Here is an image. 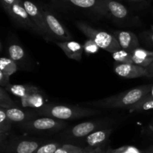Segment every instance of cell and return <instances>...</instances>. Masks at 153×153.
I'll return each instance as SVG.
<instances>
[{"label": "cell", "instance_id": "6da1fadb", "mask_svg": "<svg viewBox=\"0 0 153 153\" xmlns=\"http://www.w3.org/2000/svg\"><path fill=\"white\" fill-rule=\"evenodd\" d=\"M152 85H146L128 91H123L117 95L111 96L106 98L96 101L88 102L83 105L91 107L100 108L102 109L129 108L134 105L141 101L149 93Z\"/></svg>", "mask_w": 153, "mask_h": 153}, {"label": "cell", "instance_id": "7a4b0ae2", "mask_svg": "<svg viewBox=\"0 0 153 153\" xmlns=\"http://www.w3.org/2000/svg\"><path fill=\"white\" fill-rule=\"evenodd\" d=\"M38 116L48 117L59 120H71L88 117L96 116L103 113L102 111L93 108L79 105L46 104L40 109L34 110Z\"/></svg>", "mask_w": 153, "mask_h": 153}, {"label": "cell", "instance_id": "3957f363", "mask_svg": "<svg viewBox=\"0 0 153 153\" xmlns=\"http://www.w3.org/2000/svg\"><path fill=\"white\" fill-rule=\"evenodd\" d=\"M10 94L20 99L23 108H31L35 110L46 105L47 99L42 90L31 85H11L4 88Z\"/></svg>", "mask_w": 153, "mask_h": 153}, {"label": "cell", "instance_id": "277c9868", "mask_svg": "<svg viewBox=\"0 0 153 153\" xmlns=\"http://www.w3.org/2000/svg\"><path fill=\"white\" fill-rule=\"evenodd\" d=\"M75 24L88 39L94 40L100 49H104L111 54L121 49L117 40L113 34L96 29L82 21H78Z\"/></svg>", "mask_w": 153, "mask_h": 153}, {"label": "cell", "instance_id": "5b68a950", "mask_svg": "<svg viewBox=\"0 0 153 153\" xmlns=\"http://www.w3.org/2000/svg\"><path fill=\"white\" fill-rule=\"evenodd\" d=\"M67 126V123L64 121L48 117L34 118L19 124V128L22 131L31 134H51L63 130Z\"/></svg>", "mask_w": 153, "mask_h": 153}, {"label": "cell", "instance_id": "8992f818", "mask_svg": "<svg viewBox=\"0 0 153 153\" xmlns=\"http://www.w3.org/2000/svg\"><path fill=\"white\" fill-rule=\"evenodd\" d=\"M111 123L107 120H90L81 123L64 131L63 137L69 140H79L85 138L91 133L100 129L108 128Z\"/></svg>", "mask_w": 153, "mask_h": 153}, {"label": "cell", "instance_id": "52a82bcc", "mask_svg": "<svg viewBox=\"0 0 153 153\" xmlns=\"http://www.w3.org/2000/svg\"><path fill=\"white\" fill-rule=\"evenodd\" d=\"M46 140L43 139L24 138L10 135L7 145L1 153H34Z\"/></svg>", "mask_w": 153, "mask_h": 153}, {"label": "cell", "instance_id": "ba28073f", "mask_svg": "<svg viewBox=\"0 0 153 153\" xmlns=\"http://www.w3.org/2000/svg\"><path fill=\"white\" fill-rule=\"evenodd\" d=\"M4 10L16 25L40 34V31L24 7L22 0H16L12 5L4 9Z\"/></svg>", "mask_w": 153, "mask_h": 153}, {"label": "cell", "instance_id": "9c48e42d", "mask_svg": "<svg viewBox=\"0 0 153 153\" xmlns=\"http://www.w3.org/2000/svg\"><path fill=\"white\" fill-rule=\"evenodd\" d=\"M7 52L8 58L16 63L19 69L26 71L32 70L34 65L25 49L19 44V42L13 40H10L7 45Z\"/></svg>", "mask_w": 153, "mask_h": 153}, {"label": "cell", "instance_id": "30bf717a", "mask_svg": "<svg viewBox=\"0 0 153 153\" xmlns=\"http://www.w3.org/2000/svg\"><path fill=\"white\" fill-rule=\"evenodd\" d=\"M24 7L26 10L27 13L31 17V20L34 22L36 26L40 31V34L46 37V38L50 39L52 37L51 33L46 25L42 9H40L34 3L29 0H22Z\"/></svg>", "mask_w": 153, "mask_h": 153}, {"label": "cell", "instance_id": "8fae6325", "mask_svg": "<svg viewBox=\"0 0 153 153\" xmlns=\"http://www.w3.org/2000/svg\"><path fill=\"white\" fill-rule=\"evenodd\" d=\"M112 131H113L112 128L98 130L90 134L85 138L81 139L79 141L83 143L84 147L104 150V148L109 143V140Z\"/></svg>", "mask_w": 153, "mask_h": 153}, {"label": "cell", "instance_id": "7c38bea8", "mask_svg": "<svg viewBox=\"0 0 153 153\" xmlns=\"http://www.w3.org/2000/svg\"><path fill=\"white\" fill-rule=\"evenodd\" d=\"M43 10L45 20L48 28L52 37H55L62 41H69L72 40V35L69 32L68 30L62 25L61 22L57 19L56 16L47 10Z\"/></svg>", "mask_w": 153, "mask_h": 153}, {"label": "cell", "instance_id": "4fadbf2b", "mask_svg": "<svg viewBox=\"0 0 153 153\" xmlns=\"http://www.w3.org/2000/svg\"><path fill=\"white\" fill-rule=\"evenodd\" d=\"M114 71L117 76L124 79L149 77L147 69L139 67L134 64H119L115 62L114 65Z\"/></svg>", "mask_w": 153, "mask_h": 153}, {"label": "cell", "instance_id": "5bb4252c", "mask_svg": "<svg viewBox=\"0 0 153 153\" xmlns=\"http://www.w3.org/2000/svg\"><path fill=\"white\" fill-rule=\"evenodd\" d=\"M114 36L117 40L121 49L131 52L134 49L140 48V43L137 35L131 31H117L114 32Z\"/></svg>", "mask_w": 153, "mask_h": 153}, {"label": "cell", "instance_id": "9a60e30c", "mask_svg": "<svg viewBox=\"0 0 153 153\" xmlns=\"http://www.w3.org/2000/svg\"><path fill=\"white\" fill-rule=\"evenodd\" d=\"M55 44L61 48L70 59L80 61L84 52L83 46L74 40L69 41H55Z\"/></svg>", "mask_w": 153, "mask_h": 153}, {"label": "cell", "instance_id": "2e32d148", "mask_svg": "<svg viewBox=\"0 0 153 153\" xmlns=\"http://www.w3.org/2000/svg\"><path fill=\"white\" fill-rule=\"evenodd\" d=\"M106 16H111L117 19H124L128 16L126 7L121 3L114 0H102Z\"/></svg>", "mask_w": 153, "mask_h": 153}, {"label": "cell", "instance_id": "e0dca14e", "mask_svg": "<svg viewBox=\"0 0 153 153\" xmlns=\"http://www.w3.org/2000/svg\"><path fill=\"white\" fill-rule=\"evenodd\" d=\"M7 117L13 123H16L18 124L23 123L28 120L37 118L38 116L34 111H23L18 107L10 108L4 109Z\"/></svg>", "mask_w": 153, "mask_h": 153}, {"label": "cell", "instance_id": "ac0fdd59", "mask_svg": "<svg viewBox=\"0 0 153 153\" xmlns=\"http://www.w3.org/2000/svg\"><path fill=\"white\" fill-rule=\"evenodd\" d=\"M131 53L133 64L143 68H148L153 62V52L142 48L134 49Z\"/></svg>", "mask_w": 153, "mask_h": 153}, {"label": "cell", "instance_id": "d6986e66", "mask_svg": "<svg viewBox=\"0 0 153 153\" xmlns=\"http://www.w3.org/2000/svg\"><path fill=\"white\" fill-rule=\"evenodd\" d=\"M72 4L84 9H94L96 12L106 16L102 0H68Z\"/></svg>", "mask_w": 153, "mask_h": 153}, {"label": "cell", "instance_id": "ffe728a7", "mask_svg": "<svg viewBox=\"0 0 153 153\" xmlns=\"http://www.w3.org/2000/svg\"><path fill=\"white\" fill-rule=\"evenodd\" d=\"M19 67L16 63L7 57H1L0 58V71L6 76H10L18 71Z\"/></svg>", "mask_w": 153, "mask_h": 153}, {"label": "cell", "instance_id": "44dd1931", "mask_svg": "<svg viewBox=\"0 0 153 153\" xmlns=\"http://www.w3.org/2000/svg\"><path fill=\"white\" fill-rule=\"evenodd\" d=\"M13 123L7 117L4 108H0V134H10Z\"/></svg>", "mask_w": 153, "mask_h": 153}, {"label": "cell", "instance_id": "7402d4cb", "mask_svg": "<svg viewBox=\"0 0 153 153\" xmlns=\"http://www.w3.org/2000/svg\"><path fill=\"white\" fill-rule=\"evenodd\" d=\"M149 110H153V98L143 99L138 103L128 108V111L130 113L147 111Z\"/></svg>", "mask_w": 153, "mask_h": 153}, {"label": "cell", "instance_id": "603a6c76", "mask_svg": "<svg viewBox=\"0 0 153 153\" xmlns=\"http://www.w3.org/2000/svg\"><path fill=\"white\" fill-rule=\"evenodd\" d=\"M112 58L116 63L119 64H133L131 53L123 49H120L111 53Z\"/></svg>", "mask_w": 153, "mask_h": 153}, {"label": "cell", "instance_id": "cb8c5ba5", "mask_svg": "<svg viewBox=\"0 0 153 153\" xmlns=\"http://www.w3.org/2000/svg\"><path fill=\"white\" fill-rule=\"evenodd\" d=\"M91 149L90 148L84 146H77V145L70 144V143H63L55 153H81Z\"/></svg>", "mask_w": 153, "mask_h": 153}, {"label": "cell", "instance_id": "d4e9b609", "mask_svg": "<svg viewBox=\"0 0 153 153\" xmlns=\"http://www.w3.org/2000/svg\"><path fill=\"white\" fill-rule=\"evenodd\" d=\"M17 107L14 102L11 100L8 92L4 88H0V108L4 109Z\"/></svg>", "mask_w": 153, "mask_h": 153}, {"label": "cell", "instance_id": "484cf974", "mask_svg": "<svg viewBox=\"0 0 153 153\" xmlns=\"http://www.w3.org/2000/svg\"><path fill=\"white\" fill-rule=\"evenodd\" d=\"M63 145L58 141H46L42 144L34 153H55L57 149Z\"/></svg>", "mask_w": 153, "mask_h": 153}, {"label": "cell", "instance_id": "4316f807", "mask_svg": "<svg viewBox=\"0 0 153 153\" xmlns=\"http://www.w3.org/2000/svg\"><path fill=\"white\" fill-rule=\"evenodd\" d=\"M105 152L106 153H144L143 151H140L137 147L132 146H124L114 149L108 148Z\"/></svg>", "mask_w": 153, "mask_h": 153}, {"label": "cell", "instance_id": "83f0119b", "mask_svg": "<svg viewBox=\"0 0 153 153\" xmlns=\"http://www.w3.org/2000/svg\"><path fill=\"white\" fill-rule=\"evenodd\" d=\"M84 47V52L87 54V55H93V54H96L100 49L98 46V45L94 41V40H91V39H88L85 41V44L83 46Z\"/></svg>", "mask_w": 153, "mask_h": 153}, {"label": "cell", "instance_id": "f1b7e54d", "mask_svg": "<svg viewBox=\"0 0 153 153\" xmlns=\"http://www.w3.org/2000/svg\"><path fill=\"white\" fill-rule=\"evenodd\" d=\"M10 85V76H6L2 72L0 71V85L1 88H6Z\"/></svg>", "mask_w": 153, "mask_h": 153}, {"label": "cell", "instance_id": "f546056e", "mask_svg": "<svg viewBox=\"0 0 153 153\" xmlns=\"http://www.w3.org/2000/svg\"><path fill=\"white\" fill-rule=\"evenodd\" d=\"M141 37L149 44L153 46V31H146L141 34Z\"/></svg>", "mask_w": 153, "mask_h": 153}, {"label": "cell", "instance_id": "4dcf8cb0", "mask_svg": "<svg viewBox=\"0 0 153 153\" xmlns=\"http://www.w3.org/2000/svg\"><path fill=\"white\" fill-rule=\"evenodd\" d=\"M1 1L4 9H6L7 7H10V5H12V4L16 1V0H1Z\"/></svg>", "mask_w": 153, "mask_h": 153}, {"label": "cell", "instance_id": "1f68e13d", "mask_svg": "<svg viewBox=\"0 0 153 153\" xmlns=\"http://www.w3.org/2000/svg\"><path fill=\"white\" fill-rule=\"evenodd\" d=\"M81 153H106L105 151L102 150V149H89V150L86 151V152H83Z\"/></svg>", "mask_w": 153, "mask_h": 153}, {"label": "cell", "instance_id": "d6a6232c", "mask_svg": "<svg viewBox=\"0 0 153 153\" xmlns=\"http://www.w3.org/2000/svg\"><path fill=\"white\" fill-rule=\"evenodd\" d=\"M152 98H153V85H152V87H151L149 93L146 94V96L143 99H152Z\"/></svg>", "mask_w": 153, "mask_h": 153}, {"label": "cell", "instance_id": "836d02e7", "mask_svg": "<svg viewBox=\"0 0 153 153\" xmlns=\"http://www.w3.org/2000/svg\"><path fill=\"white\" fill-rule=\"evenodd\" d=\"M146 69H147L148 72H149V78H153V62Z\"/></svg>", "mask_w": 153, "mask_h": 153}, {"label": "cell", "instance_id": "e575fe53", "mask_svg": "<svg viewBox=\"0 0 153 153\" xmlns=\"http://www.w3.org/2000/svg\"><path fill=\"white\" fill-rule=\"evenodd\" d=\"M143 152L144 153H153V146L147 148V149H146L145 150H143Z\"/></svg>", "mask_w": 153, "mask_h": 153}, {"label": "cell", "instance_id": "d590c367", "mask_svg": "<svg viewBox=\"0 0 153 153\" xmlns=\"http://www.w3.org/2000/svg\"><path fill=\"white\" fill-rule=\"evenodd\" d=\"M148 127H149V131H150L151 132L153 133V119L152 120V121H151V122L149 123V126H148Z\"/></svg>", "mask_w": 153, "mask_h": 153}, {"label": "cell", "instance_id": "8d00e7d4", "mask_svg": "<svg viewBox=\"0 0 153 153\" xmlns=\"http://www.w3.org/2000/svg\"><path fill=\"white\" fill-rule=\"evenodd\" d=\"M131 1H133V2H137V1H140V0H130Z\"/></svg>", "mask_w": 153, "mask_h": 153}, {"label": "cell", "instance_id": "74e56055", "mask_svg": "<svg viewBox=\"0 0 153 153\" xmlns=\"http://www.w3.org/2000/svg\"><path fill=\"white\" fill-rule=\"evenodd\" d=\"M151 31H153V25H151Z\"/></svg>", "mask_w": 153, "mask_h": 153}, {"label": "cell", "instance_id": "f35d334b", "mask_svg": "<svg viewBox=\"0 0 153 153\" xmlns=\"http://www.w3.org/2000/svg\"><path fill=\"white\" fill-rule=\"evenodd\" d=\"M143 1H149V0H143Z\"/></svg>", "mask_w": 153, "mask_h": 153}]
</instances>
